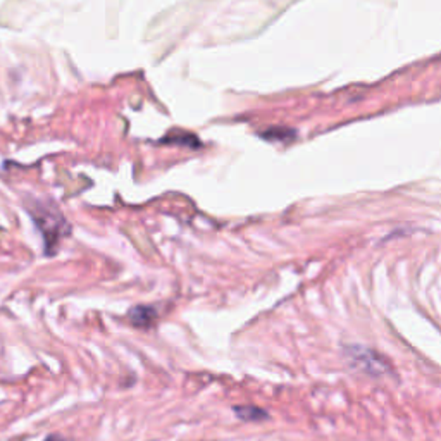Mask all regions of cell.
I'll use <instances>...</instances> for the list:
<instances>
[{"label":"cell","mask_w":441,"mask_h":441,"mask_svg":"<svg viewBox=\"0 0 441 441\" xmlns=\"http://www.w3.org/2000/svg\"><path fill=\"white\" fill-rule=\"evenodd\" d=\"M264 138H269V140H274V136H278L279 140H286V138L293 136V132L291 129H281V128H272L267 129V133H264Z\"/></svg>","instance_id":"obj_3"},{"label":"cell","mask_w":441,"mask_h":441,"mask_svg":"<svg viewBox=\"0 0 441 441\" xmlns=\"http://www.w3.org/2000/svg\"><path fill=\"white\" fill-rule=\"evenodd\" d=\"M155 317H157L155 309L147 305H138L129 312V321H132V324L136 326V328H148V326L155 321Z\"/></svg>","instance_id":"obj_1"},{"label":"cell","mask_w":441,"mask_h":441,"mask_svg":"<svg viewBox=\"0 0 441 441\" xmlns=\"http://www.w3.org/2000/svg\"><path fill=\"white\" fill-rule=\"evenodd\" d=\"M238 412V417L245 421H260V419H266V412L260 409L255 407H236L235 409Z\"/></svg>","instance_id":"obj_2"}]
</instances>
